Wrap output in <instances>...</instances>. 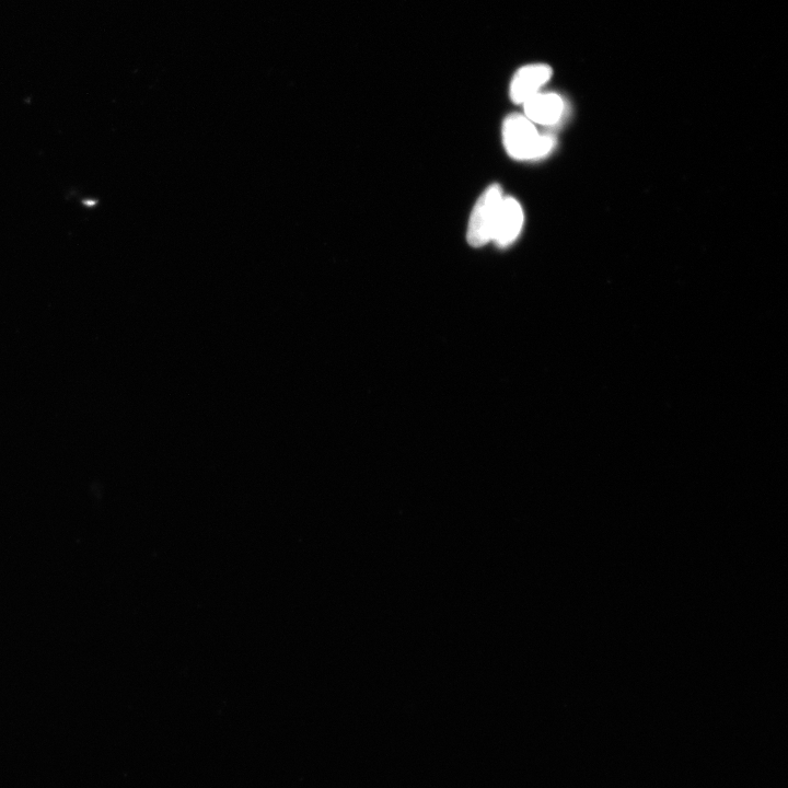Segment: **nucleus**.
Segmentation results:
<instances>
[{"mask_svg": "<svg viewBox=\"0 0 788 788\" xmlns=\"http://www.w3.org/2000/svg\"><path fill=\"white\" fill-rule=\"evenodd\" d=\"M503 197L502 188L498 184L491 185L480 196L469 220L467 239L471 247H483L493 240Z\"/></svg>", "mask_w": 788, "mask_h": 788, "instance_id": "f03ea898", "label": "nucleus"}, {"mask_svg": "<svg viewBox=\"0 0 788 788\" xmlns=\"http://www.w3.org/2000/svg\"><path fill=\"white\" fill-rule=\"evenodd\" d=\"M503 142L508 155L516 160L546 157L554 146L551 136L540 135L535 124L521 114L509 115L504 121Z\"/></svg>", "mask_w": 788, "mask_h": 788, "instance_id": "f257e3e1", "label": "nucleus"}, {"mask_svg": "<svg viewBox=\"0 0 788 788\" xmlns=\"http://www.w3.org/2000/svg\"><path fill=\"white\" fill-rule=\"evenodd\" d=\"M525 117L533 124L558 123L564 111L562 98L555 94H537L524 103Z\"/></svg>", "mask_w": 788, "mask_h": 788, "instance_id": "39448f33", "label": "nucleus"}, {"mask_svg": "<svg viewBox=\"0 0 788 788\" xmlns=\"http://www.w3.org/2000/svg\"><path fill=\"white\" fill-rule=\"evenodd\" d=\"M524 222L525 215L520 203L514 197H503L492 241L502 248L513 245L523 230Z\"/></svg>", "mask_w": 788, "mask_h": 788, "instance_id": "7ed1b4c3", "label": "nucleus"}, {"mask_svg": "<svg viewBox=\"0 0 788 788\" xmlns=\"http://www.w3.org/2000/svg\"><path fill=\"white\" fill-rule=\"evenodd\" d=\"M552 76V69L546 64H531L520 68L512 80L511 99L516 104H524L539 94Z\"/></svg>", "mask_w": 788, "mask_h": 788, "instance_id": "20e7f679", "label": "nucleus"}]
</instances>
